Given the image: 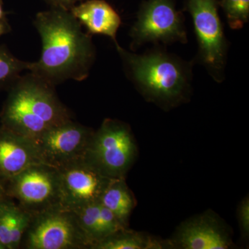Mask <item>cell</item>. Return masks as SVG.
<instances>
[{
  "label": "cell",
  "mask_w": 249,
  "mask_h": 249,
  "mask_svg": "<svg viewBox=\"0 0 249 249\" xmlns=\"http://www.w3.org/2000/svg\"><path fill=\"white\" fill-rule=\"evenodd\" d=\"M42 41L40 58L29 71L55 87L69 80L83 81L96 59L91 35L70 11L52 8L36 14L34 22Z\"/></svg>",
  "instance_id": "1"
},
{
  "label": "cell",
  "mask_w": 249,
  "mask_h": 249,
  "mask_svg": "<svg viewBox=\"0 0 249 249\" xmlns=\"http://www.w3.org/2000/svg\"><path fill=\"white\" fill-rule=\"evenodd\" d=\"M55 87L28 72L9 88L1 113V125L31 139L72 119Z\"/></svg>",
  "instance_id": "2"
},
{
  "label": "cell",
  "mask_w": 249,
  "mask_h": 249,
  "mask_svg": "<svg viewBox=\"0 0 249 249\" xmlns=\"http://www.w3.org/2000/svg\"><path fill=\"white\" fill-rule=\"evenodd\" d=\"M126 73L147 98L173 103L184 98L192 80V65L163 50L139 55L115 45Z\"/></svg>",
  "instance_id": "3"
},
{
  "label": "cell",
  "mask_w": 249,
  "mask_h": 249,
  "mask_svg": "<svg viewBox=\"0 0 249 249\" xmlns=\"http://www.w3.org/2000/svg\"><path fill=\"white\" fill-rule=\"evenodd\" d=\"M136 154L137 146L129 126L107 119L93 131L83 159L106 178H124Z\"/></svg>",
  "instance_id": "4"
},
{
  "label": "cell",
  "mask_w": 249,
  "mask_h": 249,
  "mask_svg": "<svg viewBox=\"0 0 249 249\" xmlns=\"http://www.w3.org/2000/svg\"><path fill=\"white\" fill-rule=\"evenodd\" d=\"M217 0H184L197 40L198 59L213 80L224 79L228 42L218 14Z\"/></svg>",
  "instance_id": "5"
},
{
  "label": "cell",
  "mask_w": 249,
  "mask_h": 249,
  "mask_svg": "<svg viewBox=\"0 0 249 249\" xmlns=\"http://www.w3.org/2000/svg\"><path fill=\"white\" fill-rule=\"evenodd\" d=\"M129 36L133 52L149 42L166 45L188 42L184 17L177 10L175 0L142 1Z\"/></svg>",
  "instance_id": "6"
},
{
  "label": "cell",
  "mask_w": 249,
  "mask_h": 249,
  "mask_svg": "<svg viewBox=\"0 0 249 249\" xmlns=\"http://www.w3.org/2000/svg\"><path fill=\"white\" fill-rule=\"evenodd\" d=\"M21 246L28 249H89L74 213L61 208L33 215Z\"/></svg>",
  "instance_id": "7"
},
{
  "label": "cell",
  "mask_w": 249,
  "mask_h": 249,
  "mask_svg": "<svg viewBox=\"0 0 249 249\" xmlns=\"http://www.w3.org/2000/svg\"><path fill=\"white\" fill-rule=\"evenodd\" d=\"M10 199L31 215L60 208V176L56 168L43 163L31 165L6 182Z\"/></svg>",
  "instance_id": "8"
},
{
  "label": "cell",
  "mask_w": 249,
  "mask_h": 249,
  "mask_svg": "<svg viewBox=\"0 0 249 249\" xmlns=\"http://www.w3.org/2000/svg\"><path fill=\"white\" fill-rule=\"evenodd\" d=\"M93 132L71 119L53 126L32 140L41 163L59 170L83 159Z\"/></svg>",
  "instance_id": "9"
},
{
  "label": "cell",
  "mask_w": 249,
  "mask_h": 249,
  "mask_svg": "<svg viewBox=\"0 0 249 249\" xmlns=\"http://www.w3.org/2000/svg\"><path fill=\"white\" fill-rule=\"evenodd\" d=\"M60 208L75 211L99 201L111 179L103 176L84 159L59 169Z\"/></svg>",
  "instance_id": "10"
},
{
  "label": "cell",
  "mask_w": 249,
  "mask_h": 249,
  "mask_svg": "<svg viewBox=\"0 0 249 249\" xmlns=\"http://www.w3.org/2000/svg\"><path fill=\"white\" fill-rule=\"evenodd\" d=\"M41 163L34 141L1 125L0 180L5 183L31 165Z\"/></svg>",
  "instance_id": "11"
},
{
  "label": "cell",
  "mask_w": 249,
  "mask_h": 249,
  "mask_svg": "<svg viewBox=\"0 0 249 249\" xmlns=\"http://www.w3.org/2000/svg\"><path fill=\"white\" fill-rule=\"evenodd\" d=\"M180 248L226 249L231 247L229 236L214 218L203 216L183 224L176 240Z\"/></svg>",
  "instance_id": "12"
},
{
  "label": "cell",
  "mask_w": 249,
  "mask_h": 249,
  "mask_svg": "<svg viewBox=\"0 0 249 249\" xmlns=\"http://www.w3.org/2000/svg\"><path fill=\"white\" fill-rule=\"evenodd\" d=\"M90 35L107 36L117 45L116 34L121 24L120 16L105 0H85L70 10Z\"/></svg>",
  "instance_id": "13"
},
{
  "label": "cell",
  "mask_w": 249,
  "mask_h": 249,
  "mask_svg": "<svg viewBox=\"0 0 249 249\" xmlns=\"http://www.w3.org/2000/svg\"><path fill=\"white\" fill-rule=\"evenodd\" d=\"M32 219L10 198L0 202V249H18Z\"/></svg>",
  "instance_id": "14"
},
{
  "label": "cell",
  "mask_w": 249,
  "mask_h": 249,
  "mask_svg": "<svg viewBox=\"0 0 249 249\" xmlns=\"http://www.w3.org/2000/svg\"><path fill=\"white\" fill-rule=\"evenodd\" d=\"M99 201L114 214L123 227L127 229L135 200L124 178H111L103 192Z\"/></svg>",
  "instance_id": "15"
},
{
  "label": "cell",
  "mask_w": 249,
  "mask_h": 249,
  "mask_svg": "<svg viewBox=\"0 0 249 249\" xmlns=\"http://www.w3.org/2000/svg\"><path fill=\"white\" fill-rule=\"evenodd\" d=\"M77 222L84 234L89 249L109 237L101 214V204L99 201L83 206L73 211Z\"/></svg>",
  "instance_id": "16"
},
{
  "label": "cell",
  "mask_w": 249,
  "mask_h": 249,
  "mask_svg": "<svg viewBox=\"0 0 249 249\" xmlns=\"http://www.w3.org/2000/svg\"><path fill=\"white\" fill-rule=\"evenodd\" d=\"M161 247L158 241L125 229L104 239L92 249H160Z\"/></svg>",
  "instance_id": "17"
},
{
  "label": "cell",
  "mask_w": 249,
  "mask_h": 249,
  "mask_svg": "<svg viewBox=\"0 0 249 249\" xmlns=\"http://www.w3.org/2000/svg\"><path fill=\"white\" fill-rule=\"evenodd\" d=\"M29 66L30 62L19 60L6 47H0V89H9Z\"/></svg>",
  "instance_id": "18"
},
{
  "label": "cell",
  "mask_w": 249,
  "mask_h": 249,
  "mask_svg": "<svg viewBox=\"0 0 249 249\" xmlns=\"http://www.w3.org/2000/svg\"><path fill=\"white\" fill-rule=\"evenodd\" d=\"M218 6L222 8L232 29H242L249 22V0H220Z\"/></svg>",
  "instance_id": "19"
},
{
  "label": "cell",
  "mask_w": 249,
  "mask_h": 249,
  "mask_svg": "<svg viewBox=\"0 0 249 249\" xmlns=\"http://www.w3.org/2000/svg\"><path fill=\"white\" fill-rule=\"evenodd\" d=\"M239 221L242 233L245 236L249 235V203L248 198L242 201L239 209Z\"/></svg>",
  "instance_id": "20"
},
{
  "label": "cell",
  "mask_w": 249,
  "mask_h": 249,
  "mask_svg": "<svg viewBox=\"0 0 249 249\" xmlns=\"http://www.w3.org/2000/svg\"><path fill=\"white\" fill-rule=\"evenodd\" d=\"M44 1L50 5L52 8H59V9L70 11L75 5L85 0H44Z\"/></svg>",
  "instance_id": "21"
},
{
  "label": "cell",
  "mask_w": 249,
  "mask_h": 249,
  "mask_svg": "<svg viewBox=\"0 0 249 249\" xmlns=\"http://www.w3.org/2000/svg\"><path fill=\"white\" fill-rule=\"evenodd\" d=\"M10 31H11V27H10L9 23L6 21V18L1 19L0 20V37L7 34Z\"/></svg>",
  "instance_id": "22"
},
{
  "label": "cell",
  "mask_w": 249,
  "mask_h": 249,
  "mask_svg": "<svg viewBox=\"0 0 249 249\" xmlns=\"http://www.w3.org/2000/svg\"><path fill=\"white\" fill-rule=\"evenodd\" d=\"M6 198L9 197H8L7 193H6V183L0 180V202Z\"/></svg>",
  "instance_id": "23"
},
{
  "label": "cell",
  "mask_w": 249,
  "mask_h": 249,
  "mask_svg": "<svg viewBox=\"0 0 249 249\" xmlns=\"http://www.w3.org/2000/svg\"><path fill=\"white\" fill-rule=\"evenodd\" d=\"M5 12L4 9H3V5L2 2H1V0H0V20L1 19H5Z\"/></svg>",
  "instance_id": "24"
}]
</instances>
